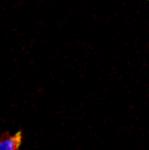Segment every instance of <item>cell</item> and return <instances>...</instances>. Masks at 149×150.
Returning a JSON list of instances; mask_svg holds the SVG:
<instances>
[{"label": "cell", "mask_w": 149, "mask_h": 150, "mask_svg": "<svg viewBox=\"0 0 149 150\" xmlns=\"http://www.w3.org/2000/svg\"><path fill=\"white\" fill-rule=\"evenodd\" d=\"M22 142V132L5 134L0 138V150H18Z\"/></svg>", "instance_id": "cell-1"}]
</instances>
